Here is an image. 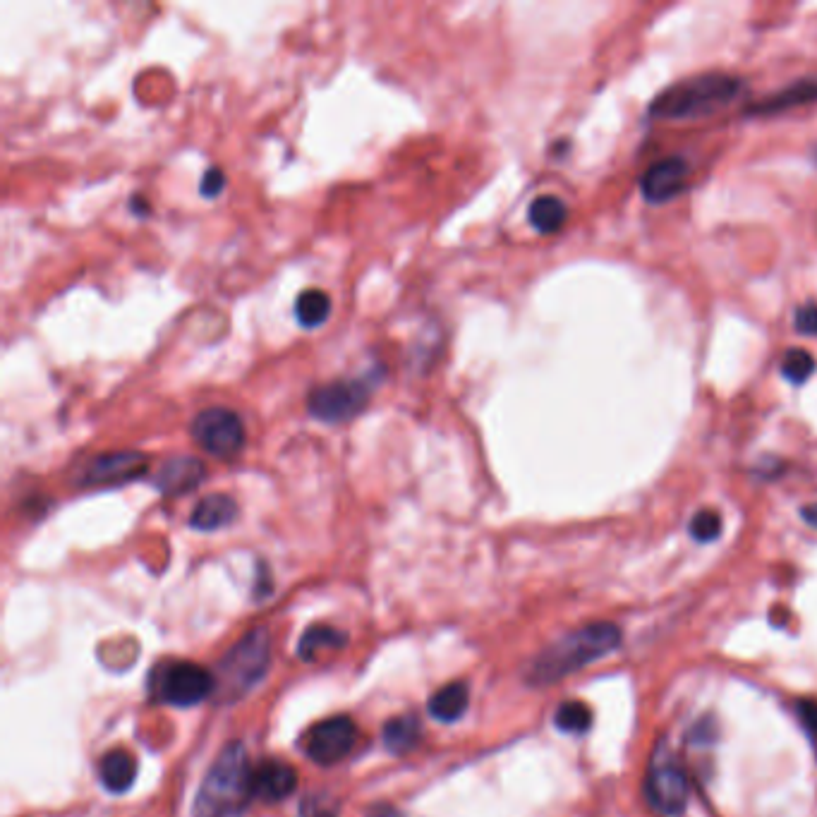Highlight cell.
<instances>
[{"mask_svg": "<svg viewBox=\"0 0 817 817\" xmlns=\"http://www.w3.org/2000/svg\"><path fill=\"white\" fill-rule=\"evenodd\" d=\"M420 736H422L420 722H417L413 714L393 717L391 722H386L384 731H381V741H384L386 750L393 755L410 753V750L420 743Z\"/></svg>", "mask_w": 817, "mask_h": 817, "instance_id": "cell-18", "label": "cell"}, {"mask_svg": "<svg viewBox=\"0 0 817 817\" xmlns=\"http://www.w3.org/2000/svg\"><path fill=\"white\" fill-rule=\"evenodd\" d=\"M271 667V635L266 628H254L221 659L216 688L223 702H235L264 679Z\"/></svg>", "mask_w": 817, "mask_h": 817, "instance_id": "cell-4", "label": "cell"}, {"mask_svg": "<svg viewBox=\"0 0 817 817\" xmlns=\"http://www.w3.org/2000/svg\"><path fill=\"white\" fill-rule=\"evenodd\" d=\"M156 698L173 707H192L207 700L216 688V679L207 669L192 662H173L154 674Z\"/></svg>", "mask_w": 817, "mask_h": 817, "instance_id": "cell-5", "label": "cell"}, {"mask_svg": "<svg viewBox=\"0 0 817 817\" xmlns=\"http://www.w3.org/2000/svg\"><path fill=\"white\" fill-rule=\"evenodd\" d=\"M357 743V726L350 717H331L314 724L305 734V753L317 765H336Z\"/></svg>", "mask_w": 817, "mask_h": 817, "instance_id": "cell-8", "label": "cell"}, {"mask_svg": "<svg viewBox=\"0 0 817 817\" xmlns=\"http://www.w3.org/2000/svg\"><path fill=\"white\" fill-rule=\"evenodd\" d=\"M207 468L202 461L192 456H178L166 461L154 475V484L161 494L166 496H183L202 484Z\"/></svg>", "mask_w": 817, "mask_h": 817, "instance_id": "cell-13", "label": "cell"}, {"mask_svg": "<svg viewBox=\"0 0 817 817\" xmlns=\"http://www.w3.org/2000/svg\"><path fill=\"white\" fill-rule=\"evenodd\" d=\"M238 518V504L228 494L204 496L190 516V525L199 532H214L231 525Z\"/></svg>", "mask_w": 817, "mask_h": 817, "instance_id": "cell-14", "label": "cell"}, {"mask_svg": "<svg viewBox=\"0 0 817 817\" xmlns=\"http://www.w3.org/2000/svg\"><path fill=\"white\" fill-rule=\"evenodd\" d=\"M815 367L817 365H815L813 355H810L808 350H801V348L789 350L782 360V374L791 381V384H798V386L806 384V381L813 377Z\"/></svg>", "mask_w": 817, "mask_h": 817, "instance_id": "cell-23", "label": "cell"}, {"mask_svg": "<svg viewBox=\"0 0 817 817\" xmlns=\"http://www.w3.org/2000/svg\"><path fill=\"white\" fill-rule=\"evenodd\" d=\"M743 94V82L724 72H707V75L691 77L671 84L662 94L655 96L650 104V116L662 120H688L705 118L734 104Z\"/></svg>", "mask_w": 817, "mask_h": 817, "instance_id": "cell-3", "label": "cell"}, {"mask_svg": "<svg viewBox=\"0 0 817 817\" xmlns=\"http://www.w3.org/2000/svg\"><path fill=\"white\" fill-rule=\"evenodd\" d=\"M223 187H226V175H223L221 168H209V171L204 173L202 183H199V192H202L204 197H219Z\"/></svg>", "mask_w": 817, "mask_h": 817, "instance_id": "cell-27", "label": "cell"}, {"mask_svg": "<svg viewBox=\"0 0 817 817\" xmlns=\"http://www.w3.org/2000/svg\"><path fill=\"white\" fill-rule=\"evenodd\" d=\"M135 758L123 748L118 750H108V753L99 762V779L104 784L106 791L111 794H125L130 791V786L135 784Z\"/></svg>", "mask_w": 817, "mask_h": 817, "instance_id": "cell-16", "label": "cell"}, {"mask_svg": "<svg viewBox=\"0 0 817 817\" xmlns=\"http://www.w3.org/2000/svg\"><path fill=\"white\" fill-rule=\"evenodd\" d=\"M331 314V298L319 288H310L300 293L298 302H295V319H298L302 329H317L322 326Z\"/></svg>", "mask_w": 817, "mask_h": 817, "instance_id": "cell-21", "label": "cell"}, {"mask_svg": "<svg viewBox=\"0 0 817 817\" xmlns=\"http://www.w3.org/2000/svg\"><path fill=\"white\" fill-rule=\"evenodd\" d=\"M566 216H568L566 204L561 202L559 197H554V195L537 197L535 202L530 204V209H528L530 226L535 228L537 233H542V235H549V233L559 231V228L566 223Z\"/></svg>", "mask_w": 817, "mask_h": 817, "instance_id": "cell-19", "label": "cell"}, {"mask_svg": "<svg viewBox=\"0 0 817 817\" xmlns=\"http://www.w3.org/2000/svg\"><path fill=\"white\" fill-rule=\"evenodd\" d=\"M817 101V75L806 77V80H798L789 87H784L782 92H774L765 99L758 101V104L750 106L753 113H777V111H789V108H798L806 104H815Z\"/></svg>", "mask_w": 817, "mask_h": 817, "instance_id": "cell-15", "label": "cell"}, {"mask_svg": "<svg viewBox=\"0 0 817 817\" xmlns=\"http://www.w3.org/2000/svg\"><path fill=\"white\" fill-rule=\"evenodd\" d=\"M794 329L801 336H817V302H806L794 314Z\"/></svg>", "mask_w": 817, "mask_h": 817, "instance_id": "cell-26", "label": "cell"}, {"mask_svg": "<svg viewBox=\"0 0 817 817\" xmlns=\"http://www.w3.org/2000/svg\"><path fill=\"white\" fill-rule=\"evenodd\" d=\"M250 755L242 743H228L204 777L192 817H245L254 798Z\"/></svg>", "mask_w": 817, "mask_h": 817, "instance_id": "cell-2", "label": "cell"}, {"mask_svg": "<svg viewBox=\"0 0 817 817\" xmlns=\"http://www.w3.org/2000/svg\"><path fill=\"white\" fill-rule=\"evenodd\" d=\"M302 817H336L338 808H336V801L329 796H310L307 801H302V808H300Z\"/></svg>", "mask_w": 817, "mask_h": 817, "instance_id": "cell-25", "label": "cell"}, {"mask_svg": "<svg viewBox=\"0 0 817 817\" xmlns=\"http://www.w3.org/2000/svg\"><path fill=\"white\" fill-rule=\"evenodd\" d=\"M348 643V635L338 628L331 626H312L302 633L300 645H298V655L305 662H312V659L319 657V652L324 650H338Z\"/></svg>", "mask_w": 817, "mask_h": 817, "instance_id": "cell-20", "label": "cell"}, {"mask_svg": "<svg viewBox=\"0 0 817 817\" xmlns=\"http://www.w3.org/2000/svg\"><path fill=\"white\" fill-rule=\"evenodd\" d=\"M691 530V537L698 542H714L719 535H722V516L712 508H705V511H698L688 525Z\"/></svg>", "mask_w": 817, "mask_h": 817, "instance_id": "cell-24", "label": "cell"}, {"mask_svg": "<svg viewBox=\"0 0 817 817\" xmlns=\"http://www.w3.org/2000/svg\"><path fill=\"white\" fill-rule=\"evenodd\" d=\"M554 724L556 729L566 731V734H585L592 726V710L580 700L564 702L554 714Z\"/></svg>", "mask_w": 817, "mask_h": 817, "instance_id": "cell-22", "label": "cell"}, {"mask_svg": "<svg viewBox=\"0 0 817 817\" xmlns=\"http://www.w3.org/2000/svg\"><path fill=\"white\" fill-rule=\"evenodd\" d=\"M686 180L688 163L681 156H669V159L657 161L655 166L647 168L640 180V190L650 204H664L686 190Z\"/></svg>", "mask_w": 817, "mask_h": 817, "instance_id": "cell-11", "label": "cell"}, {"mask_svg": "<svg viewBox=\"0 0 817 817\" xmlns=\"http://www.w3.org/2000/svg\"><path fill=\"white\" fill-rule=\"evenodd\" d=\"M367 817H403V815L393 806H389V803H379V806H372L367 810Z\"/></svg>", "mask_w": 817, "mask_h": 817, "instance_id": "cell-29", "label": "cell"}, {"mask_svg": "<svg viewBox=\"0 0 817 817\" xmlns=\"http://www.w3.org/2000/svg\"><path fill=\"white\" fill-rule=\"evenodd\" d=\"M369 401V384L365 379L353 381H331L310 391L307 396V410L317 420L338 425V422L353 420L365 410Z\"/></svg>", "mask_w": 817, "mask_h": 817, "instance_id": "cell-7", "label": "cell"}, {"mask_svg": "<svg viewBox=\"0 0 817 817\" xmlns=\"http://www.w3.org/2000/svg\"><path fill=\"white\" fill-rule=\"evenodd\" d=\"M147 456L139 451H111L101 453L84 465L80 484L87 487H113L137 480L147 472Z\"/></svg>", "mask_w": 817, "mask_h": 817, "instance_id": "cell-9", "label": "cell"}, {"mask_svg": "<svg viewBox=\"0 0 817 817\" xmlns=\"http://www.w3.org/2000/svg\"><path fill=\"white\" fill-rule=\"evenodd\" d=\"M647 796L659 813L676 817L688 806V779L674 762H659L647 779Z\"/></svg>", "mask_w": 817, "mask_h": 817, "instance_id": "cell-10", "label": "cell"}, {"mask_svg": "<svg viewBox=\"0 0 817 817\" xmlns=\"http://www.w3.org/2000/svg\"><path fill=\"white\" fill-rule=\"evenodd\" d=\"M619 645V626L607 621L590 623V626L578 628V631L568 633L566 638L556 640L542 655L532 659L528 681L532 686H549V683L561 681L564 676L576 674L578 669L587 667V664L611 655Z\"/></svg>", "mask_w": 817, "mask_h": 817, "instance_id": "cell-1", "label": "cell"}, {"mask_svg": "<svg viewBox=\"0 0 817 817\" xmlns=\"http://www.w3.org/2000/svg\"><path fill=\"white\" fill-rule=\"evenodd\" d=\"M252 789L254 798H262L266 803L283 801L298 789V770L288 762L266 760L252 774Z\"/></svg>", "mask_w": 817, "mask_h": 817, "instance_id": "cell-12", "label": "cell"}, {"mask_svg": "<svg viewBox=\"0 0 817 817\" xmlns=\"http://www.w3.org/2000/svg\"><path fill=\"white\" fill-rule=\"evenodd\" d=\"M468 702H470L468 686L461 681H456V683H449V686L439 688V691L429 698L427 710L434 719H437V722L451 724V722H458V719L463 717L465 710H468Z\"/></svg>", "mask_w": 817, "mask_h": 817, "instance_id": "cell-17", "label": "cell"}, {"mask_svg": "<svg viewBox=\"0 0 817 817\" xmlns=\"http://www.w3.org/2000/svg\"><path fill=\"white\" fill-rule=\"evenodd\" d=\"M798 717L810 734L817 736V700H801L798 702Z\"/></svg>", "mask_w": 817, "mask_h": 817, "instance_id": "cell-28", "label": "cell"}, {"mask_svg": "<svg viewBox=\"0 0 817 817\" xmlns=\"http://www.w3.org/2000/svg\"><path fill=\"white\" fill-rule=\"evenodd\" d=\"M801 518L806 520L808 525H813V528H817V504L803 506V508H801Z\"/></svg>", "mask_w": 817, "mask_h": 817, "instance_id": "cell-30", "label": "cell"}, {"mask_svg": "<svg viewBox=\"0 0 817 817\" xmlns=\"http://www.w3.org/2000/svg\"><path fill=\"white\" fill-rule=\"evenodd\" d=\"M190 432L209 456L221 458V461L238 456L242 446H245V425H242L238 413L228 408L202 410L192 420Z\"/></svg>", "mask_w": 817, "mask_h": 817, "instance_id": "cell-6", "label": "cell"}]
</instances>
